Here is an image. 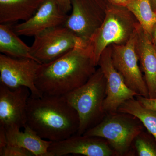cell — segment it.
Masks as SVG:
<instances>
[{
  "label": "cell",
  "mask_w": 156,
  "mask_h": 156,
  "mask_svg": "<svg viewBox=\"0 0 156 156\" xmlns=\"http://www.w3.org/2000/svg\"><path fill=\"white\" fill-rule=\"evenodd\" d=\"M60 8L65 13L69 12L72 9L71 0H56Z\"/></svg>",
  "instance_id": "23"
},
{
  "label": "cell",
  "mask_w": 156,
  "mask_h": 156,
  "mask_svg": "<svg viewBox=\"0 0 156 156\" xmlns=\"http://www.w3.org/2000/svg\"><path fill=\"white\" fill-rule=\"evenodd\" d=\"M149 35L151 41L156 50V23L152 29Z\"/></svg>",
  "instance_id": "26"
},
{
  "label": "cell",
  "mask_w": 156,
  "mask_h": 156,
  "mask_svg": "<svg viewBox=\"0 0 156 156\" xmlns=\"http://www.w3.org/2000/svg\"><path fill=\"white\" fill-rule=\"evenodd\" d=\"M140 25L126 7L109 2L102 25L89 42L96 64L101 55L109 46L126 44Z\"/></svg>",
  "instance_id": "4"
},
{
  "label": "cell",
  "mask_w": 156,
  "mask_h": 156,
  "mask_svg": "<svg viewBox=\"0 0 156 156\" xmlns=\"http://www.w3.org/2000/svg\"><path fill=\"white\" fill-rule=\"evenodd\" d=\"M135 98L146 108L156 112V98L144 97L141 95H137Z\"/></svg>",
  "instance_id": "22"
},
{
  "label": "cell",
  "mask_w": 156,
  "mask_h": 156,
  "mask_svg": "<svg viewBox=\"0 0 156 156\" xmlns=\"http://www.w3.org/2000/svg\"><path fill=\"white\" fill-rule=\"evenodd\" d=\"M34 37L30 53L40 64L55 60L83 42L64 25L48 29Z\"/></svg>",
  "instance_id": "7"
},
{
  "label": "cell",
  "mask_w": 156,
  "mask_h": 156,
  "mask_svg": "<svg viewBox=\"0 0 156 156\" xmlns=\"http://www.w3.org/2000/svg\"><path fill=\"white\" fill-rule=\"evenodd\" d=\"M126 7L142 28L150 34L156 23V13L152 8L150 0H132Z\"/></svg>",
  "instance_id": "19"
},
{
  "label": "cell",
  "mask_w": 156,
  "mask_h": 156,
  "mask_svg": "<svg viewBox=\"0 0 156 156\" xmlns=\"http://www.w3.org/2000/svg\"><path fill=\"white\" fill-rule=\"evenodd\" d=\"M8 144L5 129L0 126V150H2Z\"/></svg>",
  "instance_id": "24"
},
{
  "label": "cell",
  "mask_w": 156,
  "mask_h": 156,
  "mask_svg": "<svg viewBox=\"0 0 156 156\" xmlns=\"http://www.w3.org/2000/svg\"><path fill=\"white\" fill-rule=\"evenodd\" d=\"M40 65L32 58H14L1 53L0 84L12 89L27 87L30 91L32 97H41L43 95L35 84Z\"/></svg>",
  "instance_id": "9"
},
{
  "label": "cell",
  "mask_w": 156,
  "mask_h": 156,
  "mask_svg": "<svg viewBox=\"0 0 156 156\" xmlns=\"http://www.w3.org/2000/svg\"><path fill=\"white\" fill-rule=\"evenodd\" d=\"M77 113L63 96L43 95L27 101V126L43 139L57 142L77 133Z\"/></svg>",
  "instance_id": "2"
},
{
  "label": "cell",
  "mask_w": 156,
  "mask_h": 156,
  "mask_svg": "<svg viewBox=\"0 0 156 156\" xmlns=\"http://www.w3.org/2000/svg\"><path fill=\"white\" fill-rule=\"evenodd\" d=\"M49 156L80 154L87 156H116L108 143L101 137L76 134L66 139L52 142Z\"/></svg>",
  "instance_id": "12"
},
{
  "label": "cell",
  "mask_w": 156,
  "mask_h": 156,
  "mask_svg": "<svg viewBox=\"0 0 156 156\" xmlns=\"http://www.w3.org/2000/svg\"><path fill=\"white\" fill-rule=\"evenodd\" d=\"M97 66L90 44L83 42L61 57L41 64L36 86L42 95L64 96L86 83Z\"/></svg>",
  "instance_id": "1"
},
{
  "label": "cell",
  "mask_w": 156,
  "mask_h": 156,
  "mask_svg": "<svg viewBox=\"0 0 156 156\" xmlns=\"http://www.w3.org/2000/svg\"><path fill=\"white\" fill-rule=\"evenodd\" d=\"M107 1L112 5L126 7V6L132 0H107Z\"/></svg>",
  "instance_id": "25"
},
{
  "label": "cell",
  "mask_w": 156,
  "mask_h": 156,
  "mask_svg": "<svg viewBox=\"0 0 156 156\" xmlns=\"http://www.w3.org/2000/svg\"><path fill=\"white\" fill-rule=\"evenodd\" d=\"M5 129L8 144L26 149L34 156H49L48 150L52 141L43 139L28 126L23 131L17 127Z\"/></svg>",
  "instance_id": "15"
},
{
  "label": "cell",
  "mask_w": 156,
  "mask_h": 156,
  "mask_svg": "<svg viewBox=\"0 0 156 156\" xmlns=\"http://www.w3.org/2000/svg\"><path fill=\"white\" fill-rule=\"evenodd\" d=\"M31 95L28 88L12 89L0 84V126L25 128L27 101Z\"/></svg>",
  "instance_id": "11"
},
{
  "label": "cell",
  "mask_w": 156,
  "mask_h": 156,
  "mask_svg": "<svg viewBox=\"0 0 156 156\" xmlns=\"http://www.w3.org/2000/svg\"><path fill=\"white\" fill-rule=\"evenodd\" d=\"M134 144L137 155L156 156V141L149 133L142 131L134 139Z\"/></svg>",
  "instance_id": "20"
},
{
  "label": "cell",
  "mask_w": 156,
  "mask_h": 156,
  "mask_svg": "<svg viewBox=\"0 0 156 156\" xmlns=\"http://www.w3.org/2000/svg\"><path fill=\"white\" fill-rule=\"evenodd\" d=\"M106 87L105 78L99 68L86 83L63 96L77 113L80 123L77 134L83 135L103 119Z\"/></svg>",
  "instance_id": "3"
},
{
  "label": "cell",
  "mask_w": 156,
  "mask_h": 156,
  "mask_svg": "<svg viewBox=\"0 0 156 156\" xmlns=\"http://www.w3.org/2000/svg\"><path fill=\"white\" fill-rule=\"evenodd\" d=\"M72 12L65 27L85 43H89L106 16L107 0H71Z\"/></svg>",
  "instance_id": "6"
},
{
  "label": "cell",
  "mask_w": 156,
  "mask_h": 156,
  "mask_svg": "<svg viewBox=\"0 0 156 156\" xmlns=\"http://www.w3.org/2000/svg\"><path fill=\"white\" fill-rule=\"evenodd\" d=\"M45 0H0V23L26 21L35 14Z\"/></svg>",
  "instance_id": "16"
},
{
  "label": "cell",
  "mask_w": 156,
  "mask_h": 156,
  "mask_svg": "<svg viewBox=\"0 0 156 156\" xmlns=\"http://www.w3.org/2000/svg\"><path fill=\"white\" fill-rule=\"evenodd\" d=\"M153 10L156 13V0H150Z\"/></svg>",
  "instance_id": "27"
},
{
  "label": "cell",
  "mask_w": 156,
  "mask_h": 156,
  "mask_svg": "<svg viewBox=\"0 0 156 156\" xmlns=\"http://www.w3.org/2000/svg\"><path fill=\"white\" fill-rule=\"evenodd\" d=\"M0 52L14 58L34 59L31 54L30 47L20 38L10 24H0Z\"/></svg>",
  "instance_id": "17"
},
{
  "label": "cell",
  "mask_w": 156,
  "mask_h": 156,
  "mask_svg": "<svg viewBox=\"0 0 156 156\" xmlns=\"http://www.w3.org/2000/svg\"><path fill=\"white\" fill-rule=\"evenodd\" d=\"M143 127L136 117L117 112L107 113L99 123L83 135L103 138L116 156H126L131 152L134 139L143 131Z\"/></svg>",
  "instance_id": "5"
},
{
  "label": "cell",
  "mask_w": 156,
  "mask_h": 156,
  "mask_svg": "<svg viewBox=\"0 0 156 156\" xmlns=\"http://www.w3.org/2000/svg\"><path fill=\"white\" fill-rule=\"evenodd\" d=\"M118 112L128 114L136 117L156 141V112L146 108L135 98L123 103Z\"/></svg>",
  "instance_id": "18"
},
{
  "label": "cell",
  "mask_w": 156,
  "mask_h": 156,
  "mask_svg": "<svg viewBox=\"0 0 156 156\" xmlns=\"http://www.w3.org/2000/svg\"><path fill=\"white\" fill-rule=\"evenodd\" d=\"M1 156H34L30 151L19 147L7 144L2 150Z\"/></svg>",
  "instance_id": "21"
},
{
  "label": "cell",
  "mask_w": 156,
  "mask_h": 156,
  "mask_svg": "<svg viewBox=\"0 0 156 156\" xmlns=\"http://www.w3.org/2000/svg\"><path fill=\"white\" fill-rule=\"evenodd\" d=\"M136 49L144 73L149 98H156V50L149 34L140 25L136 32Z\"/></svg>",
  "instance_id": "14"
},
{
  "label": "cell",
  "mask_w": 156,
  "mask_h": 156,
  "mask_svg": "<svg viewBox=\"0 0 156 156\" xmlns=\"http://www.w3.org/2000/svg\"><path fill=\"white\" fill-rule=\"evenodd\" d=\"M111 53L110 46L101 53L98 65L106 80V97L103 104L105 114L118 112L123 103L139 95L128 87L122 76L115 68Z\"/></svg>",
  "instance_id": "10"
},
{
  "label": "cell",
  "mask_w": 156,
  "mask_h": 156,
  "mask_svg": "<svg viewBox=\"0 0 156 156\" xmlns=\"http://www.w3.org/2000/svg\"><path fill=\"white\" fill-rule=\"evenodd\" d=\"M136 32L137 30L126 44L111 45L112 62L130 89L139 95L148 98L145 79L138 65L136 49Z\"/></svg>",
  "instance_id": "8"
},
{
  "label": "cell",
  "mask_w": 156,
  "mask_h": 156,
  "mask_svg": "<svg viewBox=\"0 0 156 156\" xmlns=\"http://www.w3.org/2000/svg\"><path fill=\"white\" fill-rule=\"evenodd\" d=\"M68 16L56 0H45L32 17L12 27L18 36L34 37L48 29L64 25Z\"/></svg>",
  "instance_id": "13"
}]
</instances>
